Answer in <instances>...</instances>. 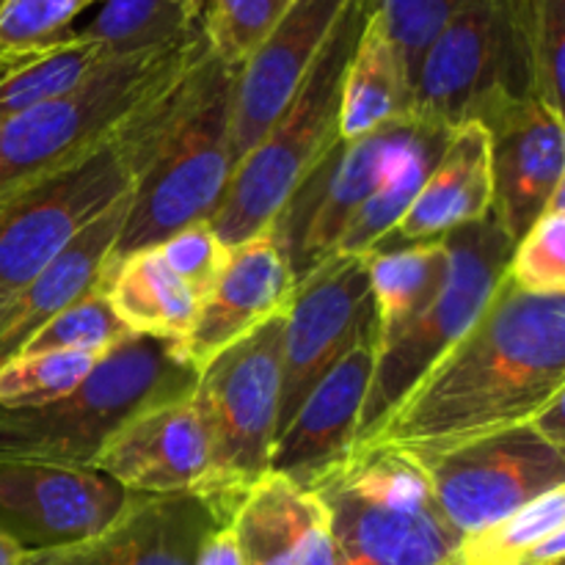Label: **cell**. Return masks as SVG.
Returning a JSON list of instances; mask_svg holds the SVG:
<instances>
[{
  "instance_id": "1",
  "label": "cell",
  "mask_w": 565,
  "mask_h": 565,
  "mask_svg": "<svg viewBox=\"0 0 565 565\" xmlns=\"http://www.w3.org/2000/svg\"><path fill=\"white\" fill-rule=\"evenodd\" d=\"M561 395H565V292L533 296L513 287L502 274L467 334L362 445L397 450L458 445L527 425Z\"/></svg>"
},
{
  "instance_id": "2",
  "label": "cell",
  "mask_w": 565,
  "mask_h": 565,
  "mask_svg": "<svg viewBox=\"0 0 565 565\" xmlns=\"http://www.w3.org/2000/svg\"><path fill=\"white\" fill-rule=\"evenodd\" d=\"M232 81L235 70L204 47L119 127L132 149L136 182L114 257L160 246L215 213L235 169Z\"/></svg>"
},
{
  "instance_id": "3",
  "label": "cell",
  "mask_w": 565,
  "mask_h": 565,
  "mask_svg": "<svg viewBox=\"0 0 565 565\" xmlns=\"http://www.w3.org/2000/svg\"><path fill=\"white\" fill-rule=\"evenodd\" d=\"M196 375L171 342L127 337L72 395L42 406H0V461L92 469L121 423L154 403L191 395Z\"/></svg>"
},
{
  "instance_id": "4",
  "label": "cell",
  "mask_w": 565,
  "mask_h": 565,
  "mask_svg": "<svg viewBox=\"0 0 565 565\" xmlns=\"http://www.w3.org/2000/svg\"><path fill=\"white\" fill-rule=\"evenodd\" d=\"M312 491L329 513L334 565H452L461 535L406 450L356 447Z\"/></svg>"
},
{
  "instance_id": "5",
  "label": "cell",
  "mask_w": 565,
  "mask_h": 565,
  "mask_svg": "<svg viewBox=\"0 0 565 565\" xmlns=\"http://www.w3.org/2000/svg\"><path fill=\"white\" fill-rule=\"evenodd\" d=\"M204 47L207 44L199 31L188 42L171 47L114 55L64 97L3 119L0 199L103 147Z\"/></svg>"
},
{
  "instance_id": "6",
  "label": "cell",
  "mask_w": 565,
  "mask_h": 565,
  "mask_svg": "<svg viewBox=\"0 0 565 565\" xmlns=\"http://www.w3.org/2000/svg\"><path fill=\"white\" fill-rule=\"evenodd\" d=\"M362 22L364 0H351L285 114L235 163L224 199L210 215V226L226 248L270 230L303 177L340 138L342 75Z\"/></svg>"
},
{
  "instance_id": "7",
  "label": "cell",
  "mask_w": 565,
  "mask_h": 565,
  "mask_svg": "<svg viewBox=\"0 0 565 565\" xmlns=\"http://www.w3.org/2000/svg\"><path fill=\"white\" fill-rule=\"evenodd\" d=\"M281 331L285 312L204 364L193 386L210 445V475L199 497L224 524L237 497L268 472L279 417Z\"/></svg>"
},
{
  "instance_id": "8",
  "label": "cell",
  "mask_w": 565,
  "mask_h": 565,
  "mask_svg": "<svg viewBox=\"0 0 565 565\" xmlns=\"http://www.w3.org/2000/svg\"><path fill=\"white\" fill-rule=\"evenodd\" d=\"M445 243L447 270L436 296L379 348L356 445H362L401 406L419 379L467 334L489 303L513 252V243L491 215L447 232Z\"/></svg>"
},
{
  "instance_id": "9",
  "label": "cell",
  "mask_w": 565,
  "mask_h": 565,
  "mask_svg": "<svg viewBox=\"0 0 565 565\" xmlns=\"http://www.w3.org/2000/svg\"><path fill=\"white\" fill-rule=\"evenodd\" d=\"M132 182V149L116 130L86 158L0 199V307L116 199L130 193Z\"/></svg>"
},
{
  "instance_id": "10",
  "label": "cell",
  "mask_w": 565,
  "mask_h": 565,
  "mask_svg": "<svg viewBox=\"0 0 565 565\" xmlns=\"http://www.w3.org/2000/svg\"><path fill=\"white\" fill-rule=\"evenodd\" d=\"M406 452L423 467L436 505L461 539L565 486V450L541 439L530 423Z\"/></svg>"
},
{
  "instance_id": "11",
  "label": "cell",
  "mask_w": 565,
  "mask_h": 565,
  "mask_svg": "<svg viewBox=\"0 0 565 565\" xmlns=\"http://www.w3.org/2000/svg\"><path fill=\"white\" fill-rule=\"evenodd\" d=\"M505 97H527L511 0H467L419 58L408 116L452 130Z\"/></svg>"
},
{
  "instance_id": "12",
  "label": "cell",
  "mask_w": 565,
  "mask_h": 565,
  "mask_svg": "<svg viewBox=\"0 0 565 565\" xmlns=\"http://www.w3.org/2000/svg\"><path fill=\"white\" fill-rule=\"evenodd\" d=\"M375 323L367 257L331 254L296 281L281 331V392L276 436L331 364Z\"/></svg>"
},
{
  "instance_id": "13",
  "label": "cell",
  "mask_w": 565,
  "mask_h": 565,
  "mask_svg": "<svg viewBox=\"0 0 565 565\" xmlns=\"http://www.w3.org/2000/svg\"><path fill=\"white\" fill-rule=\"evenodd\" d=\"M412 125L414 119L406 114L356 141L337 138L334 147L303 177L270 226L290 259L296 281L337 252L342 232L379 185Z\"/></svg>"
},
{
  "instance_id": "14",
  "label": "cell",
  "mask_w": 565,
  "mask_h": 565,
  "mask_svg": "<svg viewBox=\"0 0 565 565\" xmlns=\"http://www.w3.org/2000/svg\"><path fill=\"white\" fill-rule=\"evenodd\" d=\"M132 497L97 469L0 461V533L22 552L70 546L103 533Z\"/></svg>"
},
{
  "instance_id": "15",
  "label": "cell",
  "mask_w": 565,
  "mask_h": 565,
  "mask_svg": "<svg viewBox=\"0 0 565 565\" xmlns=\"http://www.w3.org/2000/svg\"><path fill=\"white\" fill-rule=\"evenodd\" d=\"M480 121L491 136V218L516 246L565 185L563 116L530 97H505Z\"/></svg>"
},
{
  "instance_id": "16",
  "label": "cell",
  "mask_w": 565,
  "mask_h": 565,
  "mask_svg": "<svg viewBox=\"0 0 565 565\" xmlns=\"http://www.w3.org/2000/svg\"><path fill=\"white\" fill-rule=\"evenodd\" d=\"M379 356V326H367L309 390L270 450L268 472L312 491L356 445L364 397Z\"/></svg>"
},
{
  "instance_id": "17",
  "label": "cell",
  "mask_w": 565,
  "mask_h": 565,
  "mask_svg": "<svg viewBox=\"0 0 565 565\" xmlns=\"http://www.w3.org/2000/svg\"><path fill=\"white\" fill-rule=\"evenodd\" d=\"M351 0H296L279 25L235 70L230 108V143L235 163L285 114L323 53Z\"/></svg>"
},
{
  "instance_id": "18",
  "label": "cell",
  "mask_w": 565,
  "mask_h": 565,
  "mask_svg": "<svg viewBox=\"0 0 565 565\" xmlns=\"http://www.w3.org/2000/svg\"><path fill=\"white\" fill-rule=\"evenodd\" d=\"M92 469L130 494H202L210 445L193 392L132 414L110 434Z\"/></svg>"
},
{
  "instance_id": "19",
  "label": "cell",
  "mask_w": 565,
  "mask_h": 565,
  "mask_svg": "<svg viewBox=\"0 0 565 565\" xmlns=\"http://www.w3.org/2000/svg\"><path fill=\"white\" fill-rule=\"evenodd\" d=\"M221 516L199 494H136L130 505L86 541L22 552L20 565H199Z\"/></svg>"
},
{
  "instance_id": "20",
  "label": "cell",
  "mask_w": 565,
  "mask_h": 565,
  "mask_svg": "<svg viewBox=\"0 0 565 565\" xmlns=\"http://www.w3.org/2000/svg\"><path fill=\"white\" fill-rule=\"evenodd\" d=\"M296 274L274 230L254 235L232 248L230 265L218 285L199 303V315L185 342L177 348L188 367L199 370L221 351L241 342L276 315L287 312Z\"/></svg>"
},
{
  "instance_id": "21",
  "label": "cell",
  "mask_w": 565,
  "mask_h": 565,
  "mask_svg": "<svg viewBox=\"0 0 565 565\" xmlns=\"http://www.w3.org/2000/svg\"><path fill=\"white\" fill-rule=\"evenodd\" d=\"M226 527L243 565H334L323 502L276 472H265L237 497Z\"/></svg>"
},
{
  "instance_id": "22",
  "label": "cell",
  "mask_w": 565,
  "mask_h": 565,
  "mask_svg": "<svg viewBox=\"0 0 565 565\" xmlns=\"http://www.w3.org/2000/svg\"><path fill=\"white\" fill-rule=\"evenodd\" d=\"M491 215V136L480 119L461 121L425 177L417 199L379 248L439 241L458 226ZM375 248V252H379Z\"/></svg>"
},
{
  "instance_id": "23",
  "label": "cell",
  "mask_w": 565,
  "mask_h": 565,
  "mask_svg": "<svg viewBox=\"0 0 565 565\" xmlns=\"http://www.w3.org/2000/svg\"><path fill=\"white\" fill-rule=\"evenodd\" d=\"M127 204H130V193L116 199L103 215L92 221L81 235L70 241V246L44 265L3 309L0 318V364L14 359L20 348L25 345L28 337L70 307L72 301L88 292L92 287L99 285L103 279L105 265L110 263L119 243L121 226L127 218Z\"/></svg>"
},
{
  "instance_id": "24",
  "label": "cell",
  "mask_w": 565,
  "mask_h": 565,
  "mask_svg": "<svg viewBox=\"0 0 565 565\" xmlns=\"http://www.w3.org/2000/svg\"><path fill=\"white\" fill-rule=\"evenodd\" d=\"M110 309L130 334L180 348L199 315V301L154 248L110 257L99 279Z\"/></svg>"
},
{
  "instance_id": "25",
  "label": "cell",
  "mask_w": 565,
  "mask_h": 565,
  "mask_svg": "<svg viewBox=\"0 0 565 565\" xmlns=\"http://www.w3.org/2000/svg\"><path fill=\"white\" fill-rule=\"evenodd\" d=\"M412 81L395 44L373 14L364 9L353 53L342 75L337 132L342 141H356L408 114Z\"/></svg>"
},
{
  "instance_id": "26",
  "label": "cell",
  "mask_w": 565,
  "mask_h": 565,
  "mask_svg": "<svg viewBox=\"0 0 565 565\" xmlns=\"http://www.w3.org/2000/svg\"><path fill=\"white\" fill-rule=\"evenodd\" d=\"M447 132L450 130L414 121L412 132L401 143L395 158L390 160L379 185L364 199V204L356 210L348 230L342 232L340 246H337L334 254L367 257V254H373L384 243V237L395 230L397 221L406 215V210L417 199L425 177L430 174L441 147H445Z\"/></svg>"
},
{
  "instance_id": "27",
  "label": "cell",
  "mask_w": 565,
  "mask_h": 565,
  "mask_svg": "<svg viewBox=\"0 0 565 565\" xmlns=\"http://www.w3.org/2000/svg\"><path fill=\"white\" fill-rule=\"evenodd\" d=\"M379 348L390 342L441 287L447 270V243L419 241L367 254Z\"/></svg>"
},
{
  "instance_id": "28",
  "label": "cell",
  "mask_w": 565,
  "mask_h": 565,
  "mask_svg": "<svg viewBox=\"0 0 565 565\" xmlns=\"http://www.w3.org/2000/svg\"><path fill=\"white\" fill-rule=\"evenodd\" d=\"M565 557V486L463 535L452 565H527Z\"/></svg>"
},
{
  "instance_id": "29",
  "label": "cell",
  "mask_w": 565,
  "mask_h": 565,
  "mask_svg": "<svg viewBox=\"0 0 565 565\" xmlns=\"http://www.w3.org/2000/svg\"><path fill=\"white\" fill-rule=\"evenodd\" d=\"M108 58L114 55L103 44L77 31L42 53L28 55L0 77V119L64 97Z\"/></svg>"
},
{
  "instance_id": "30",
  "label": "cell",
  "mask_w": 565,
  "mask_h": 565,
  "mask_svg": "<svg viewBox=\"0 0 565 565\" xmlns=\"http://www.w3.org/2000/svg\"><path fill=\"white\" fill-rule=\"evenodd\" d=\"M75 31L110 55H130L188 42L202 28L174 0H103L94 20Z\"/></svg>"
},
{
  "instance_id": "31",
  "label": "cell",
  "mask_w": 565,
  "mask_h": 565,
  "mask_svg": "<svg viewBox=\"0 0 565 565\" xmlns=\"http://www.w3.org/2000/svg\"><path fill=\"white\" fill-rule=\"evenodd\" d=\"M527 97L563 116L565 0H511Z\"/></svg>"
},
{
  "instance_id": "32",
  "label": "cell",
  "mask_w": 565,
  "mask_h": 565,
  "mask_svg": "<svg viewBox=\"0 0 565 565\" xmlns=\"http://www.w3.org/2000/svg\"><path fill=\"white\" fill-rule=\"evenodd\" d=\"M127 337H136L119 323V318L110 309L103 287H92L83 292L77 301L55 312L44 320L17 356H33V353H92L105 356L110 348L125 342Z\"/></svg>"
},
{
  "instance_id": "33",
  "label": "cell",
  "mask_w": 565,
  "mask_h": 565,
  "mask_svg": "<svg viewBox=\"0 0 565 565\" xmlns=\"http://www.w3.org/2000/svg\"><path fill=\"white\" fill-rule=\"evenodd\" d=\"M296 0H204L199 28L210 55L241 70Z\"/></svg>"
},
{
  "instance_id": "34",
  "label": "cell",
  "mask_w": 565,
  "mask_h": 565,
  "mask_svg": "<svg viewBox=\"0 0 565 565\" xmlns=\"http://www.w3.org/2000/svg\"><path fill=\"white\" fill-rule=\"evenodd\" d=\"M505 279L533 296L565 292V185L557 188L544 213L519 237Z\"/></svg>"
},
{
  "instance_id": "35",
  "label": "cell",
  "mask_w": 565,
  "mask_h": 565,
  "mask_svg": "<svg viewBox=\"0 0 565 565\" xmlns=\"http://www.w3.org/2000/svg\"><path fill=\"white\" fill-rule=\"evenodd\" d=\"M103 356L92 353H33L0 364V406H42L72 395Z\"/></svg>"
},
{
  "instance_id": "36",
  "label": "cell",
  "mask_w": 565,
  "mask_h": 565,
  "mask_svg": "<svg viewBox=\"0 0 565 565\" xmlns=\"http://www.w3.org/2000/svg\"><path fill=\"white\" fill-rule=\"evenodd\" d=\"M103 0H3L0 61L36 55L75 33L72 22Z\"/></svg>"
},
{
  "instance_id": "37",
  "label": "cell",
  "mask_w": 565,
  "mask_h": 565,
  "mask_svg": "<svg viewBox=\"0 0 565 565\" xmlns=\"http://www.w3.org/2000/svg\"><path fill=\"white\" fill-rule=\"evenodd\" d=\"M463 3L467 0H364V9L381 22L414 83L423 53Z\"/></svg>"
},
{
  "instance_id": "38",
  "label": "cell",
  "mask_w": 565,
  "mask_h": 565,
  "mask_svg": "<svg viewBox=\"0 0 565 565\" xmlns=\"http://www.w3.org/2000/svg\"><path fill=\"white\" fill-rule=\"evenodd\" d=\"M154 252L169 265L171 274L191 290V296L202 303L224 276L232 248L221 243L210 221H199V224L166 237L160 246H154Z\"/></svg>"
},
{
  "instance_id": "39",
  "label": "cell",
  "mask_w": 565,
  "mask_h": 565,
  "mask_svg": "<svg viewBox=\"0 0 565 565\" xmlns=\"http://www.w3.org/2000/svg\"><path fill=\"white\" fill-rule=\"evenodd\" d=\"M199 565H243L241 555H237L235 535L226 524L215 527L213 533L207 535L202 546V555H199Z\"/></svg>"
},
{
  "instance_id": "40",
  "label": "cell",
  "mask_w": 565,
  "mask_h": 565,
  "mask_svg": "<svg viewBox=\"0 0 565 565\" xmlns=\"http://www.w3.org/2000/svg\"><path fill=\"white\" fill-rule=\"evenodd\" d=\"M563 397H555V401L550 403L546 408H541L539 414H535L533 419H530V425H533L535 434L541 436V439L550 441L552 447H557V450H565V417H563Z\"/></svg>"
},
{
  "instance_id": "41",
  "label": "cell",
  "mask_w": 565,
  "mask_h": 565,
  "mask_svg": "<svg viewBox=\"0 0 565 565\" xmlns=\"http://www.w3.org/2000/svg\"><path fill=\"white\" fill-rule=\"evenodd\" d=\"M22 546L14 544L9 535L0 533V565H20Z\"/></svg>"
},
{
  "instance_id": "42",
  "label": "cell",
  "mask_w": 565,
  "mask_h": 565,
  "mask_svg": "<svg viewBox=\"0 0 565 565\" xmlns=\"http://www.w3.org/2000/svg\"><path fill=\"white\" fill-rule=\"evenodd\" d=\"M174 3H180L182 9H185L188 14L193 17V20H199V14H202V3H204V0H174Z\"/></svg>"
},
{
  "instance_id": "43",
  "label": "cell",
  "mask_w": 565,
  "mask_h": 565,
  "mask_svg": "<svg viewBox=\"0 0 565 565\" xmlns=\"http://www.w3.org/2000/svg\"><path fill=\"white\" fill-rule=\"evenodd\" d=\"M20 61H22V58H20ZM20 61H0V77H3L6 72L11 70V66H14V64H20ZM0 125H3V119H0Z\"/></svg>"
},
{
  "instance_id": "44",
  "label": "cell",
  "mask_w": 565,
  "mask_h": 565,
  "mask_svg": "<svg viewBox=\"0 0 565 565\" xmlns=\"http://www.w3.org/2000/svg\"><path fill=\"white\" fill-rule=\"evenodd\" d=\"M527 565H565V557H561V561H535V563H527Z\"/></svg>"
},
{
  "instance_id": "45",
  "label": "cell",
  "mask_w": 565,
  "mask_h": 565,
  "mask_svg": "<svg viewBox=\"0 0 565 565\" xmlns=\"http://www.w3.org/2000/svg\"><path fill=\"white\" fill-rule=\"evenodd\" d=\"M3 309H6V307H0V318H3Z\"/></svg>"
},
{
  "instance_id": "46",
  "label": "cell",
  "mask_w": 565,
  "mask_h": 565,
  "mask_svg": "<svg viewBox=\"0 0 565 565\" xmlns=\"http://www.w3.org/2000/svg\"><path fill=\"white\" fill-rule=\"evenodd\" d=\"M0 6H3V0H0Z\"/></svg>"
},
{
  "instance_id": "47",
  "label": "cell",
  "mask_w": 565,
  "mask_h": 565,
  "mask_svg": "<svg viewBox=\"0 0 565 565\" xmlns=\"http://www.w3.org/2000/svg\"><path fill=\"white\" fill-rule=\"evenodd\" d=\"M3 307H6V303H3Z\"/></svg>"
}]
</instances>
